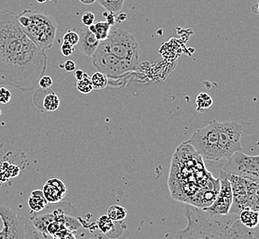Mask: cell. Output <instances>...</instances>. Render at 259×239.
I'll use <instances>...</instances> for the list:
<instances>
[{
    "instance_id": "obj_4",
    "label": "cell",
    "mask_w": 259,
    "mask_h": 239,
    "mask_svg": "<svg viewBox=\"0 0 259 239\" xmlns=\"http://www.w3.org/2000/svg\"><path fill=\"white\" fill-rule=\"evenodd\" d=\"M20 27L29 39L42 51L55 44L58 24L53 16L40 10H24L18 15Z\"/></svg>"
},
{
    "instance_id": "obj_16",
    "label": "cell",
    "mask_w": 259,
    "mask_h": 239,
    "mask_svg": "<svg viewBox=\"0 0 259 239\" xmlns=\"http://www.w3.org/2000/svg\"><path fill=\"white\" fill-rule=\"evenodd\" d=\"M60 106V99L54 91H49V93L45 95L41 100V107L40 109L45 111H55Z\"/></svg>"
},
{
    "instance_id": "obj_25",
    "label": "cell",
    "mask_w": 259,
    "mask_h": 239,
    "mask_svg": "<svg viewBox=\"0 0 259 239\" xmlns=\"http://www.w3.org/2000/svg\"><path fill=\"white\" fill-rule=\"evenodd\" d=\"M53 83H54V81L50 75H45L40 77L38 82V85L40 87V90H49L53 86Z\"/></svg>"
},
{
    "instance_id": "obj_36",
    "label": "cell",
    "mask_w": 259,
    "mask_h": 239,
    "mask_svg": "<svg viewBox=\"0 0 259 239\" xmlns=\"http://www.w3.org/2000/svg\"><path fill=\"white\" fill-rule=\"evenodd\" d=\"M0 115H1V110H0Z\"/></svg>"
},
{
    "instance_id": "obj_26",
    "label": "cell",
    "mask_w": 259,
    "mask_h": 239,
    "mask_svg": "<svg viewBox=\"0 0 259 239\" xmlns=\"http://www.w3.org/2000/svg\"><path fill=\"white\" fill-rule=\"evenodd\" d=\"M11 92L7 88H0V103L8 104L11 100Z\"/></svg>"
},
{
    "instance_id": "obj_13",
    "label": "cell",
    "mask_w": 259,
    "mask_h": 239,
    "mask_svg": "<svg viewBox=\"0 0 259 239\" xmlns=\"http://www.w3.org/2000/svg\"><path fill=\"white\" fill-rule=\"evenodd\" d=\"M48 205L49 204L45 199L42 190L36 189V190L31 191V193L29 196V199H28V205L31 211V214H37V213H40V212L45 211Z\"/></svg>"
},
{
    "instance_id": "obj_10",
    "label": "cell",
    "mask_w": 259,
    "mask_h": 239,
    "mask_svg": "<svg viewBox=\"0 0 259 239\" xmlns=\"http://www.w3.org/2000/svg\"><path fill=\"white\" fill-rule=\"evenodd\" d=\"M220 189L214 202L209 207L202 209L213 215H226L229 214L233 204V191L230 182L229 175L221 171L219 178Z\"/></svg>"
},
{
    "instance_id": "obj_6",
    "label": "cell",
    "mask_w": 259,
    "mask_h": 239,
    "mask_svg": "<svg viewBox=\"0 0 259 239\" xmlns=\"http://www.w3.org/2000/svg\"><path fill=\"white\" fill-rule=\"evenodd\" d=\"M229 179L233 191V204L229 214L239 215L244 209L258 212V182L232 175H229Z\"/></svg>"
},
{
    "instance_id": "obj_11",
    "label": "cell",
    "mask_w": 259,
    "mask_h": 239,
    "mask_svg": "<svg viewBox=\"0 0 259 239\" xmlns=\"http://www.w3.org/2000/svg\"><path fill=\"white\" fill-rule=\"evenodd\" d=\"M41 190L49 205L59 204L66 194L65 183L58 179H48Z\"/></svg>"
},
{
    "instance_id": "obj_37",
    "label": "cell",
    "mask_w": 259,
    "mask_h": 239,
    "mask_svg": "<svg viewBox=\"0 0 259 239\" xmlns=\"http://www.w3.org/2000/svg\"><path fill=\"white\" fill-rule=\"evenodd\" d=\"M49 1H53V0H49Z\"/></svg>"
},
{
    "instance_id": "obj_14",
    "label": "cell",
    "mask_w": 259,
    "mask_h": 239,
    "mask_svg": "<svg viewBox=\"0 0 259 239\" xmlns=\"http://www.w3.org/2000/svg\"><path fill=\"white\" fill-rule=\"evenodd\" d=\"M240 222L244 224L245 227L255 228L258 227L259 214L258 212L251 209H244L238 215Z\"/></svg>"
},
{
    "instance_id": "obj_21",
    "label": "cell",
    "mask_w": 259,
    "mask_h": 239,
    "mask_svg": "<svg viewBox=\"0 0 259 239\" xmlns=\"http://www.w3.org/2000/svg\"><path fill=\"white\" fill-rule=\"evenodd\" d=\"M97 225L103 234L108 235L114 228V221L110 219L107 214L101 215L97 221Z\"/></svg>"
},
{
    "instance_id": "obj_34",
    "label": "cell",
    "mask_w": 259,
    "mask_h": 239,
    "mask_svg": "<svg viewBox=\"0 0 259 239\" xmlns=\"http://www.w3.org/2000/svg\"><path fill=\"white\" fill-rule=\"evenodd\" d=\"M36 1H37L39 4H45L47 0H36Z\"/></svg>"
},
{
    "instance_id": "obj_7",
    "label": "cell",
    "mask_w": 259,
    "mask_h": 239,
    "mask_svg": "<svg viewBox=\"0 0 259 239\" xmlns=\"http://www.w3.org/2000/svg\"><path fill=\"white\" fill-rule=\"evenodd\" d=\"M184 143L190 145L202 158L209 161H219L217 121H210L205 127L196 130L190 139Z\"/></svg>"
},
{
    "instance_id": "obj_9",
    "label": "cell",
    "mask_w": 259,
    "mask_h": 239,
    "mask_svg": "<svg viewBox=\"0 0 259 239\" xmlns=\"http://www.w3.org/2000/svg\"><path fill=\"white\" fill-rule=\"evenodd\" d=\"M222 170L232 176L258 182L259 156L248 155L243 151H237L230 157Z\"/></svg>"
},
{
    "instance_id": "obj_27",
    "label": "cell",
    "mask_w": 259,
    "mask_h": 239,
    "mask_svg": "<svg viewBox=\"0 0 259 239\" xmlns=\"http://www.w3.org/2000/svg\"><path fill=\"white\" fill-rule=\"evenodd\" d=\"M81 21L83 23V25L85 27H90V26L94 24L95 21V15L92 12H87L81 18Z\"/></svg>"
},
{
    "instance_id": "obj_35",
    "label": "cell",
    "mask_w": 259,
    "mask_h": 239,
    "mask_svg": "<svg viewBox=\"0 0 259 239\" xmlns=\"http://www.w3.org/2000/svg\"><path fill=\"white\" fill-rule=\"evenodd\" d=\"M54 239H59V238H56V237H54Z\"/></svg>"
},
{
    "instance_id": "obj_5",
    "label": "cell",
    "mask_w": 259,
    "mask_h": 239,
    "mask_svg": "<svg viewBox=\"0 0 259 239\" xmlns=\"http://www.w3.org/2000/svg\"><path fill=\"white\" fill-rule=\"evenodd\" d=\"M0 239H46L30 224L29 220L7 205H0Z\"/></svg>"
},
{
    "instance_id": "obj_20",
    "label": "cell",
    "mask_w": 259,
    "mask_h": 239,
    "mask_svg": "<svg viewBox=\"0 0 259 239\" xmlns=\"http://www.w3.org/2000/svg\"><path fill=\"white\" fill-rule=\"evenodd\" d=\"M213 103V100L209 94L201 92L196 98V104H197V110L203 112L205 110H208Z\"/></svg>"
},
{
    "instance_id": "obj_31",
    "label": "cell",
    "mask_w": 259,
    "mask_h": 239,
    "mask_svg": "<svg viewBox=\"0 0 259 239\" xmlns=\"http://www.w3.org/2000/svg\"><path fill=\"white\" fill-rule=\"evenodd\" d=\"M85 73L83 71V70H75V77L76 78L77 81H79V80L83 79V78H84V75H85Z\"/></svg>"
},
{
    "instance_id": "obj_28",
    "label": "cell",
    "mask_w": 259,
    "mask_h": 239,
    "mask_svg": "<svg viewBox=\"0 0 259 239\" xmlns=\"http://www.w3.org/2000/svg\"><path fill=\"white\" fill-rule=\"evenodd\" d=\"M74 46H71V45H67V44H64L61 46V53L63 54L64 56H70L74 53Z\"/></svg>"
},
{
    "instance_id": "obj_22",
    "label": "cell",
    "mask_w": 259,
    "mask_h": 239,
    "mask_svg": "<svg viewBox=\"0 0 259 239\" xmlns=\"http://www.w3.org/2000/svg\"><path fill=\"white\" fill-rule=\"evenodd\" d=\"M75 87H76V89L79 91L80 93H82V94H89L93 90V87H92L91 81H90V75H88L87 73L84 75L83 79L76 82Z\"/></svg>"
},
{
    "instance_id": "obj_30",
    "label": "cell",
    "mask_w": 259,
    "mask_h": 239,
    "mask_svg": "<svg viewBox=\"0 0 259 239\" xmlns=\"http://www.w3.org/2000/svg\"><path fill=\"white\" fill-rule=\"evenodd\" d=\"M106 17H107V20H106V22L109 24V25L111 27V26H114L116 23H117V19H116V16L114 14H106Z\"/></svg>"
},
{
    "instance_id": "obj_33",
    "label": "cell",
    "mask_w": 259,
    "mask_h": 239,
    "mask_svg": "<svg viewBox=\"0 0 259 239\" xmlns=\"http://www.w3.org/2000/svg\"><path fill=\"white\" fill-rule=\"evenodd\" d=\"M79 1L85 5H90V4H93L97 0H79Z\"/></svg>"
},
{
    "instance_id": "obj_2",
    "label": "cell",
    "mask_w": 259,
    "mask_h": 239,
    "mask_svg": "<svg viewBox=\"0 0 259 239\" xmlns=\"http://www.w3.org/2000/svg\"><path fill=\"white\" fill-rule=\"evenodd\" d=\"M185 215L188 224L175 239H259L258 227H245L236 214L213 215L187 205Z\"/></svg>"
},
{
    "instance_id": "obj_12",
    "label": "cell",
    "mask_w": 259,
    "mask_h": 239,
    "mask_svg": "<svg viewBox=\"0 0 259 239\" xmlns=\"http://www.w3.org/2000/svg\"><path fill=\"white\" fill-rule=\"evenodd\" d=\"M79 41H78V47L82 54L85 56L91 57L97 50L98 46L100 45V42L96 39L94 34L89 30V27L83 26V28L80 30Z\"/></svg>"
},
{
    "instance_id": "obj_1",
    "label": "cell",
    "mask_w": 259,
    "mask_h": 239,
    "mask_svg": "<svg viewBox=\"0 0 259 239\" xmlns=\"http://www.w3.org/2000/svg\"><path fill=\"white\" fill-rule=\"evenodd\" d=\"M45 51L29 39L18 21V14L0 10V85L22 92L36 89L47 68Z\"/></svg>"
},
{
    "instance_id": "obj_29",
    "label": "cell",
    "mask_w": 259,
    "mask_h": 239,
    "mask_svg": "<svg viewBox=\"0 0 259 239\" xmlns=\"http://www.w3.org/2000/svg\"><path fill=\"white\" fill-rule=\"evenodd\" d=\"M60 67H64L66 72H74L75 71V63L72 60H67L64 65H60Z\"/></svg>"
},
{
    "instance_id": "obj_17",
    "label": "cell",
    "mask_w": 259,
    "mask_h": 239,
    "mask_svg": "<svg viewBox=\"0 0 259 239\" xmlns=\"http://www.w3.org/2000/svg\"><path fill=\"white\" fill-rule=\"evenodd\" d=\"M102 8L110 14H117L122 10L124 0H97Z\"/></svg>"
},
{
    "instance_id": "obj_24",
    "label": "cell",
    "mask_w": 259,
    "mask_h": 239,
    "mask_svg": "<svg viewBox=\"0 0 259 239\" xmlns=\"http://www.w3.org/2000/svg\"><path fill=\"white\" fill-rule=\"evenodd\" d=\"M124 224L123 221L114 222V228L112 229V231L107 236H109L110 238H117V237H119L120 235H121L125 228H126V225H124Z\"/></svg>"
},
{
    "instance_id": "obj_3",
    "label": "cell",
    "mask_w": 259,
    "mask_h": 239,
    "mask_svg": "<svg viewBox=\"0 0 259 239\" xmlns=\"http://www.w3.org/2000/svg\"><path fill=\"white\" fill-rule=\"evenodd\" d=\"M141 56V47L129 31L113 28L109 37L100 42L91 56L92 65L108 77H117L135 70Z\"/></svg>"
},
{
    "instance_id": "obj_15",
    "label": "cell",
    "mask_w": 259,
    "mask_h": 239,
    "mask_svg": "<svg viewBox=\"0 0 259 239\" xmlns=\"http://www.w3.org/2000/svg\"><path fill=\"white\" fill-rule=\"evenodd\" d=\"M110 29L111 27L106 21H100L89 27V30L94 34L96 39L100 43L106 40L109 37Z\"/></svg>"
},
{
    "instance_id": "obj_8",
    "label": "cell",
    "mask_w": 259,
    "mask_h": 239,
    "mask_svg": "<svg viewBox=\"0 0 259 239\" xmlns=\"http://www.w3.org/2000/svg\"><path fill=\"white\" fill-rule=\"evenodd\" d=\"M219 134V158L229 160L237 151H243L241 138L243 126L236 122H217Z\"/></svg>"
},
{
    "instance_id": "obj_32",
    "label": "cell",
    "mask_w": 259,
    "mask_h": 239,
    "mask_svg": "<svg viewBox=\"0 0 259 239\" xmlns=\"http://www.w3.org/2000/svg\"><path fill=\"white\" fill-rule=\"evenodd\" d=\"M116 19H117V22H122L127 19V14L123 12H120V14L118 15V17H116Z\"/></svg>"
},
{
    "instance_id": "obj_19",
    "label": "cell",
    "mask_w": 259,
    "mask_h": 239,
    "mask_svg": "<svg viewBox=\"0 0 259 239\" xmlns=\"http://www.w3.org/2000/svg\"><path fill=\"white\" fill-rule=\"evenodd\" d=\"M90 81L93 87V90H104L105 88L108 86V76L99 71H97L92 75L90 77Z\"/></svg>"
},
{
    "instance_id": "obj_23",
    "label": "cell",
    "mask_w": 259,
    "mask_h": 239,
    "mask_svg": "<svg viewBox=\"0 0 259 239\" xmlns=\"http://www.w3.org/2000/svg\"><path fill=\"white\" fill-rule=\"evenodd\" d=\"M78 41H79V35L74 30H68L63 37L64 44H67L71 46H75L78 44Z\"/></svg>"
},
{
    "instance_id": "obj_18",
    "label": "cell",
    "mask_w": 259,
    "mask_h": 239,
    "mask_svg": "<svg viewBox=\"0 0 259 239\" xmlns=\"http://www.w3.org/2000/svg\"><path fill=\"white\" fill-rule=\"evenodd\" d=\"M107 215L114 222L123 221L127 216V211L120 205H112L107 211Z\"/></svg>"
}]
</instances>
